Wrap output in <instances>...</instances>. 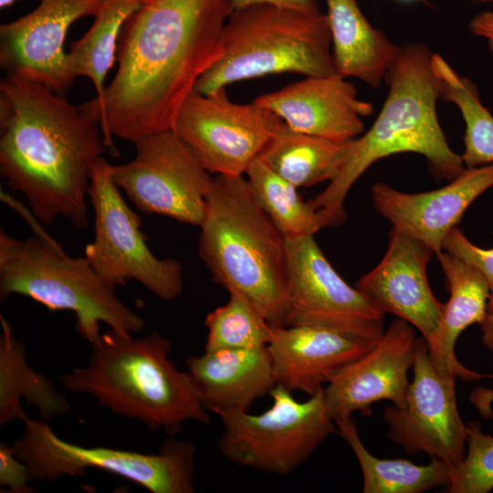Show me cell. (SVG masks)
Wrapping results in <instances>:
<instances>
[{
    "label": "cell",
    "instance_id": "1",
    "mask_svg": "<svg viewBox=\"0 0 493 493\" xmlns=\"http://www.w3.org/2000/svg\"><path fill=\"white\" fill-rule=\"evenodd\" d=\"M231 0H142L124 22L118 68L103 95L79 106L97 122L106 148L173 131L200 77L222 54Z\"/></svg>",
    "mask_w": 493,
    "mask_h": 493
},
{
    "label": "cell",
    "instance_id": "2",
    "mask_svg": "<svg viewBox=\"0 0 493 493\" xmlns=\"http://www.w3.org/2000/svg\"><path fill=\"white\" fill-rule=\"evenodd\" d=\"M100 125L45 85L5 74L0 80V173L50 226L58 216L88 225L86 197L105 150Z\"/></svg>",
    "mask_w": 493,
    "mask_h": 493
},
{
    "label": "cell",
    "instance_id": "3",
    "mask_svg": "<svg viewBox=\"0 0 493 493\" xmlns=\"http://www.w3.org/2000/svg\"><path fill=\"white\" fill-rule=\"evenodd\" d=\"M432 56L424 43L400 47L383 79L389 89L379 115L362 136L352 140L337 176L309 201L325 227L345 220L343 203L348 192L371 165L384 157L419 153L435 177L447 181L467 168L461 155L448 145L437 118L441 88Z\"/></svg>",
    "mask_w": 493,
    "mask_h": 493
},
{
    "label": "cell",
    "instance_id": "4",
    "mask_svg": "<svg viewBox=\"0 0 493 493\" xmlns=\"http://www.w3.org/2000/svg\"><path fill=\"white\" fill-rule=\"evenodd\" d=\"M90 345L87 364L59 376L66 389L170 436L188 420L210 424L191 375L168 359L171 342L159 332L133 338L110 330Z\"/></svg>",
    "mask_w": 493,
    "mask_h": 493
},
{
    "label": "cell",
    "instance_id": "5",
    "mask_svg": "<svg viewBox=\"0 0 493 493\" xmlns=\"http://www.w3.org/2000/svg\"><path fill=\"white\" fill-rule=\"evenodd\" d=\"M198 253L215 283L249 301L271 325L288 309L286 240L243 175L213 176Z\"/></svg>",
    "mask_w": 493,
    "mask_h": 493
},
{
    "label": "cell",
    "instance_id": "6",
    "mask_svg": "<svg viewBox=\"0 0 493 493\" xmlns=\"http://www.w3.org/2000/svg\"><path fill=\"white\" fill-rule=\"evenodd\" d=\"M222 54L194 90L207 95L243 79L292 72L335 74L327 16L269 4L234 10L221 32Z\"/></svg>",
    "mask_w": 493,
    "mask_h": 493
},
{
    "label": "cell",
    "instance_id": "7",
    "mask_svg": "<svg viewBox=\"0 0 493 493\" xmlns=\"http://www.w3.org/2000/svg\"><path fill=\"white\" fill-rule=\"evenodd\" d=\"M20 294L50 311L71 310L75 330L89 343L100 336V323L121 335L144 327L143 319L115 294L87 258L71 257L47 235L26 240L0 233V298Z\"/></svg>",
    "mask_w": 493,
    "mask_h": 493
},
{
    "label": "cell",
    "instance_id": "8",
    "mask_svg": "<svg viewBox=\"0 0 493 493\" xmlns=\"http://www.w3.org/2000/svg\"><path fill=\"white\" fill-rule=\"evenodd\" d=\"M22 422L23 433L11 446L26 465L31 482H53L98 468L152 493L194 492L195 446L191 443L168 435L157 454L85 447L58 437L44 419L26 415Z\"/></svg>",
    "mask_w": 493,
    "mask_h": 493
},
{
    "label": "cell",
    "instance_id": "9",
    "mask_svg": "<svg viewBox=\"0 0 493 493\" xmlns=\"http://www.w3.org/2000/svg\"><path fill=\"white\" fill-rule=\"evenodd\" d=\"M271 406L258 414L222 411L217 441L221 455L237 465L274 476H287L306 463L320 444L338 434L328 414L323 387L306 401L276 384Z\"/></svg>",
    "mask_w": 493,
    "mask_h": 493
},
{
    "label": "cell",
    "instance_id": "10",
    "mask_svg": "<svg viewBox=\"0 0 493 493\" xmlns=\"http://www.w3.org/2000/svg\"><path fill=\"white\" fill-rule=\"evenodd\" d=\"M94 211V239L85 257L110 286H124L135 279L157 298L172 301L184 290L179 261L156 257L141 230L140 216L126 204L111 177V164L101 157L96 163L89 189Z\"/></svg>",
    "mask_w": 493,
    "mask_h": 493
},
{
    "label": "cell",
    "instance_id": "11",
    "mask_svg": "<svg viewBox=\"0 0 493 493\" xmlns=\"http://www.w3.org/2000/svg\"><path fill=\"white\" fill-rule=\"evenodd\" d=\"M134 158L111 164V177L142 213L200 226L213 176L173 131L146 135L134 142Z\"/></svg>",
    "mask_w": 493,
    "mask_h": 493
},
{
    "label": "cell",
    "instance_id": "12",
    "mask_svg": "<svg viewBox=\"0 0 493 493\" xmlns=\"http://www.w3.org/2000/svg\"><path fill=\"white\" fill-rule=\"evenodd\" d=\"M283 125L270 110L254 101L235 103L220 88L207 95L193 90L173 131L211 174L240 176Z\"/></svg>",
    "mask_w": 493,
    "mask_h": 493
},
{
    "label": "cell",
    "instance_id": "13",
    "mask_svg": "<svg viewBox=\"0 0 493 493\" xmlns=\"http://www.w3.org/2000/svg\"><path fill=\"white\" fill-rule=\"evenodd\" d=\"M288 309L285 326H314L378 341L385 312L333 268L313 236L286 241Z\"/></svg>",
    "mask_w": 493,
    "mask_h": 493
},
{
    "label": "cell",
    "instance_id": "14",
    "mask_svg": "<svg viewBox=\"0 0 493 493\" xmlns=\"http://www.w3.org/2000/svg\"><path fill=\"white\" fill-rule=\"evenodd\" d=\"M413 371L404 404L384 408L388 437L410 455L425 453L454 467L466 456L467 436L456 405V377L437 372L423 337L416 339Z\"/></svg>",
    "mask_w": 493,
    "mask_h": 493
},
{
    "label": "cell",
    "instance_id": "15",
    "mask_svg": "<svg viewBox=\"0 0 493 493\" xmlns=\"http://www.w3.org/2000/svg\"><path fill=\"white\" fill-rule=\"evenodd\" d=\"M104 0H41L26 16L0 26V66L8 75L41 83L61 96L74 80L67 67L66 35L78 19L95 16Z\"/></svg>",
    "mask_w": 493,
    "mask_h": 493
},
{
    "label": "cell",
    "instance_id": "16",
    "mask_svg": "<svg viewBox=\"0 0 493 493\" xmlns=\"http://www.w3.org/2000/svg\"><path fill=\"white\" fill-rule=\"evenodd\" d=\"M416 337L407 321L398 319L363 355L338 370L323 388L330 418L337 422L360 412L371 416V406L382 400L404 404L413 368Z\"/></svg>",
    "mask_w": 493,
    "mask_h": 493
},
{
    "label": "cell",
    "instance_id": "17",
    "mask_svg": "<svg viewBox=\"0 0 493 493\" xmlns=\"http://www.w3.org/2000/svg\"><path fill=\"white\" fill-rule=\"evenodd\" d=\"M433 254L420 240L393 227L385 255L355 286L383 311L415 327L426 341L434 337L445 308L426 276Z\"/></svg>",
    "mask_w": 493,
    "mask_h": 493
},
{
    "label": "cell",
    "instance_id": "18",
    "mask_svg": "<svg viewBox=\"0 0 493 493\" xmlns=\"http://www.w3.org/2000/svg\"><path fill=\"white\" fill-rule=\"evenodd\" d=\"M492 186L493 163H489L466 168L446 185L424 193H404L377 182L372 195L374 208L393 227L420 240L436 255L467 207Z\"/></svg>",
    "mask_w": 493,
    "mask_h": 493
},
{
    "label": "cell",
    "instance_id": "19",
    "mask_svg": "<svg viewBox=\"0 0 493 493\" xmlns=\"http://www.w3.org/2000/svg\"><path fill=\"white\" fill-rule=\"evenodd\" d=\"M253 101L294 131L340 141L360 135L362 118L373 112V105L360 100L354 85L337 74L306 77Z\"/></svg>",
    "mask_w": 493,
    "mask_h": 493
},
{
    "label": "cell",
    "instance_id": "20",
    "mask_svg": "<svg viewBox=\"0 0 493 493\" xmlns=\"http://www.w3.org/2000/svg\"><path fill=\"white\" fill-rule=\"evenodd\" d=\"M376 341L314 326H269L267 345L278 384L311 396Z\"/></svg>",
    "mask_w": 493,
    "mask_h": 493
},
{
    "label": "cell",
    "instance_id": "21",
    "mask_svg": "<svg viewBox=\"0 0 493 493\" xmlns=\"http://www.w3.org/2000/svg\"><path fill=\"white\" fill-rule=\"evenodd\" d=\"M188 372L205 408L248 411L277 384L266 348L205 351L186 359Z\"/></svg>",
    "mask_w": 493,
    "mask_h": 493
},
{
    "label": "cell",
    "instance_id": "22",
    "mask_svg": "<svg viewBox=\"0 0 493 493\" xmlns=\"http://www.w3.org/2000/svg\"><path fill=\"white\" fill-rule=\"evenodd\" d=\"M446 276L449 299L434 337L427 341L431 362L438 373L474 382L493 379V373H480L465 367L456 359L455 344L472 324H481L488 315L490 296L484 275L473 266L442 250L436 254Z\"/></svg>",
    "mask_w": 493,
    "mask_h": 493
},
{
    "label": "cell",
    "instance_id": "23",
    "mask_svg": "<svg viewBox=\"0 0 493 493\" xmlns=\"http://www.w3.org/2000/svg\"><path fill=\"white\" fill-rule=\"evenodd\" d=\"M335 74L378 88L400 47L373 27L357 0H326Z\"/></svg>",
    "mask_w": 493,
    "mask_h": 493
},
{
    "label": "cell",
    "instance_id": "24",
    "mask_svg": "<svg viewBox=\"0 0 493 493\" xmlns=\"http://www.w3.org/2000/svg\"><path fill=\"white\" fill-rule=\"evenodd\" d=\"M0 320V425L26 416L22 398L47 422L66 414L70 410L68 399L49 379L29 366L25 344L15 338L11 325L2 315Z\"/></svg>",
    "mask_w": 493,
    "mask_h": 493
},
{
    "label": "cell",
    "instance_id": "25",
    "mask_svg": "<svg viewBox=\"0 0 493 493\" xmlns=\"http://www.w3.org/2000/svg\"><path fill=\"white\" fill-rule=\"evenodd\" d=\"M353 139L332 140L292 130L285 123L260 158L296 187L333 180L344 164Z\"/></svg>",
    "mask_w": 493,
    "mask_h": 493
},
{
    "label": "cell",
    "instance_id": "26",
    "mask_svg": "<svg viewBox=\"0 0 493 493\" xmlns=\"http://www.w3.org/2000/svg\"><path fill=\"white\" fill-rule=\"evenodd\" d=\"M335 423L359 462L363 493H420L449 484L452 467L446 462L432 458L419 466L405 459L375 457L362 444L351 417Z\"/></svg>",
    "mask_w": 493,
    "mask_h": 493
},
{
    "label": "cell",
    "instance_id": "27",
    "mask_svg": "<svg viewBox=\"0 0 493 493\" xmlns=\"http://www.w3.org/2000/svg\"><path fill=\"white\" fill-rule=\"evenodd\" d=\"M141 4L142 0H104L90 28L71 44L67 53L70 78L73 80L81 76L89 78L97 98L105 91V79L117 56L122 26Z\"/></svg>",
    "mask_w": 493,
    "mask_h": 493
},
{
    "label": "cell",
    "instance_id": "28",
    "mask_svg": "<svg viewBox=\"0 0 493 493\" xmlns=\"http://www.w3.org/2000/svg\"><path fill=\"white\" fill-rule=\"evenodd\" d=\"M249 189L286 241L314 236L324 227L319 213L304 202L298 187L273 171L260 157L247 168Z\"/></svg>",
    "mask_w": 493,
    "mask_h": 493
},
{
    "label": "cell",
    "instance_id": "29",
    "mask_svg": "<svg viewBox=\"0 0 493 493\" xmlns=\"http://www.w3.org/2000/svg\"><path fill=\"white\" fill-rule=\"evenodd\" d=\"M432 66L439 79L441 99L458 108L466 125L461 154L465 166L493 163V116L483 105L476 85L439 54H433Z\"/></svg>",
    "mask_w": 493,
    "mask_h": 493
},
{
    "label": "cell",
    "instance_id": "30",
    "mask_svg": "<svg viewBox=\"0 0 493 493\" xmlns=\"http://www.w3.org/2000/svg\"><path fill=\"white\" fill-rule=\"evenodd\" d=\"M205 351L266 348L270 324L245 298L229 293L228 301L205 319Z\"/></svg>",
    "mask_w": 493,
    "mask_h": 493
},
{
    "label": "cell",
    "instance_id": "31",
    "mask_svg": "<svg viewBox=\"0 0 493 493\" xmlns=\"http://www.w3.org/2000/svg\"><path fill=\"white\" fill-rule=\"evenodd\" d=\"M467 451L464 459L451 467L450 493H488L493 489V436L483 433L481 425H467Z\"/></svg>",
    "mask_w": 493,
    "mask_h": 493
},
{
    "label": "cell",
    "instance_id": "32",
    "mask_svg": "<svg viewBox=\"0 0 493 493\" xmlns=\"http://www.w3.org/2000/svg\"><path fill=\"white\" fill-rule=\"evenodd\" d=\"M442 248L473 266L484 275L490 291L488 314H493V248L485 249L474 245L456 226L446 236Z\"/></svg>",
    "mask_w": 493,
    "mask_h": 493
},
{
    "label": "cell",
    "instance_id": "33",
    "mask_svg": "<svg viewBox=\"0 0 493 493\" xmlns=\"http://www.w3.org/2000/svg\"><path fill=\"white\" fill-rule=\"evenodd\" d=\"M31 482L26 465L18 458L11 445L0 443V485L8 487L10 492L33 493L34 488L28 486Z\"/></svg>",
    "mask_w": 493,
    "mask_h": 493
},
{
    "label": "cell",
    "instance_id": "34",
    "mask_svg": "<svg viewBox=\"0 0 493 493\" xmlns=\"http://www.w3.org/2000/svg\"><path fill=\"white\" fill-rule=\"evenodd\" d=\"M233 11L246 6L269 4L305 12L320 11L316 0H231Z\"/></svg>",
    "mask_w": 493,
    "mask_h": 493
},
{
    "label": "cell",
    "instance_id": "35",
    "mask_svg": "<svg viewBox=\"0 0 493 493\" xmlns=\"http://www.w3.org/2000/svg\"><path fill=\"white\" fill-rule=\"evenodd\" d=\"M472 34L483 37L493 52V10H488L476 15L469 23Z\"/></svg>",
    "mask_w": 493,
    "mask_h": 493
},
{
    "label": "cell",
    "instance_id": "36",
    "mask_svg": "<svg viewBox=\"0 0 493 493\" xmlns=\"http://www.w3.org/2000/svg\"><path fill=\"white\" fill-rule=\"evenodd\" d=\"M471 402L477 406L485 418L491 417V404L493 402V389L477 388L473 390L470 396Z\"/></svg>",
    "mask_w": 493,
    "mask_h": 493
},
{
    "label": "cell",
    "instance_id": "37",
    "mask_svg": "<svg viewBox=\"0 0 493 493\" xmlns=\"http://www.w3.org/2000/svg\"><path fill=\"white\" fill-rule=\"evenodd\" d=\"M483 345L493 352V314H488L480 324Z\"/></svg>",
    "mask_w": 493,
    "mask_h": 493
},
{
    "label": "cell",
    "instance_id": "38",
    "mask_svg": "<svg viewBox=\"0 0 493 493\" xmlns=\"http://www.w3.org/2000/svg\"><path fill=\"white\" fill-rule=\"evenodd\" d=\"M16 0H0V7L4 9L7 6H10L15 3Z\"/></svg>",
    "mask_w": 493,
    "mask_h": 493
},
{
    "label": "cell",
    "instance_id": "39",
    "mask_svg": "<svg viewBox=\"0 0 493 493\" xmlns=\"http://www.w3.org/2000/svg\"><path fill=\"white\" fill-rule=\"evenodd\" d=\"M472 1L481 3V4H487V3L493 2V0H472Z\"/></svg>",
    "mask_w": 493,
    "mask_h": 493
},
{
    "label": "cell",
    "instance_id": "40",
    "mask_svg": "<svg viewBox=\"0 0 493 493\" xmlns=\"http://www.w3.org/2000/svg\"><path fill=\"white\" fill-rule=\"evenodd\" d=\"M399 1L410 2V1H414V0H399Z\"/></svg>",
    "mask_w": 493,
    "mask_h": 493
}]
</instances>
